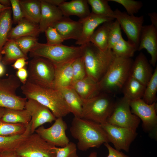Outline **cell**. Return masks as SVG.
Returning <instances> with one entry per match:
<instances>
[{"instance_id":"1","label":"cell","mask_w":157,"mask_h":157,"mask_svg":"<svg viewBox=\"0 0 157 157\" xmlns=\"http://www.w3.org/2000/svg\"><path fill=\"white\" fill-rule=\"evenodd\" d=\"M21 89L27 99H34L47 107L56 118L63 117L70 113L59 90L28 80L22 84Z\"/></svg>"},{"instance_id":"2","label":"cell","mask_w":157,"mask_h":157,"mask_svg":"<svg viewBox=\"0 0 157 157\" xmlns=\"http://www.w3.org/2000/svg\"><path fill=\"white\" fill-rule=\"evenodd\" d=\"M70 131L73 137L78 140L77 148L82 151L91 148H98L103 144L109 142L101 124L88 119L74 117Z\"/></svg>"},{"instance_id":"3","label":"cell","mask_w":157,"mask_h":157,"mask_svg":"<svg viewBox=\"0 0 157 157\" xmlns=\"http://www.w3.org/2000/svg\"><path fill=\"white\" fill-rule=\"evenodd\" d=\"M131 58L115 57L104 75L98 82L100 92L114 94L122 90L129 77Z\"/></svg>"},{"instance_id":"4","label":"cell","mask_w":157,"mask_h":157,"mask_svg":"<svg viewBox=\"0 0 157 157\" xmlns=\"http://www.w3.org/2000/svg\"><path fill=\"white\" fill-rule=\"evenodd\" d=\"M82 56L87 76L97 83L115 57L111 49L102 51L90 42L85 45Z\"/></svg>"},{"instance_id":"5","label":"cell","mask_w":157,"mask_h":157,"mask_svg":"<svg viewBox=\"0 0 157 157\" xmlns=\"http://www.w3.org/2000/svg\"><path fill=\"white\" fill-rule=\"evenodd\" d=\"M84 47L85 45L75 47L63 44L51 45L38 42L30 51L29 56L32 58H46L54 64H61L73 61L82 56Z\"/></svg>"},{"instance_id":"6","label":"cell","mask_w":157,"mask_h":157,"mask_svg":"<svg viewBox=\"0 0 157 157\" xmlns=\"http://www.w3.org/2000/svg\"><path fill=\"white\" fill-rule=\"evenodd\" d=\"M82 101L81 118L100 124L106 122L116 102L109 94L104 92Z\"/></svg>"},{"instance_id":"7","label":"cell","mask_w":157,"mask_h":157,"mask_svg":"<svg viewBox=\"0 0 157 157\" xmlns=\"http://www.w3.org/2000/svg\"><path fill=\"white\" fill-rule=\"evenodd\" d=\"M56 147L34 133L29 135L14 151L19 157H56Z\"/></svg>"},{"instance_id":"8","label":"cell","mask_w":157,"mask_h":157,"mask_svg":"<svg viewBox=\"0 0 157 157\" xmlns=\"http://www.w3.org/2000/svg\"><path fill=\"white\" fill-rule=\"evenodd\" d=\"M21 82L14 74L0 78V107L15 109H25L27 99L17 95Z\"/></svg>"},{"instance_id":"9","label":"cell","mask_w":157,"mask_h":157,"mask_svg":"<svg viewBox=\"0 0 157 157\" xmlns=\"http://www.w3.org/2000/svg\"><path fill=\"white\" fill-rule=\"evenodd\" d=\"M27 71V80L54 88L55 66L49 60L40 57L33 58L28 63Z\"/></svg>"},{"instance_id":"10","label":"cell","mask_w":157,"mask_h":157,"mask_svg":"<svg viewBox=\"0 0 157 157\" xmlns=\"http://www.w3.org/2000/svg\"><path fill=\"white\" fill-rule=\"evenodd\" d=\"M130 101L124 96L116 101L113 110L106 122L112 125L136 131L140 119L131 113Z\"/></svg>"},{"instance_id":"11","label":"cell","mask_w":157,"mask_h":157,"mask_svg":"<svg viewBox=\"0 0 157 157\" xmlns=\"http://www.w3.org/2000/svg\"><path fill=\"white\" fill-rule=\"evenodd\" d=\"M114 17L119 23L128 38L127 41L138 51L140 33L144 21L143 15H129L118 9L114 11Z\"/></svg>"},{"instance_id":"12","label":"cell","mask_w":157,"mask_h":157,"mask_svg":"<svg viewBox=\"0 0 157 157\" xmlns=\"http://www.w3.org/2000/svg\"><path fill=\"white\" fill-rule=\"evenodd\" d=\"M107 134L109 142L119 151H129L131 144L137 135L136 131L109 124H101Z\"/></svg>"},{"instance_id":"13","label":"cell","mask_w":157,"mask_h":157,"mask_svg":"<svg viewBox=\"0 0 157 157\" xmlns=\"http://www.w3.org/2000/svg\"><path fill=\"white\" fill-rule=\"evenodd\" d=\"M67 127L63 117H58L56 118L51 126L46 128L42 126L35 132L50 144L56 147H63L70 142L66 134Z\"/></svg>"},{"instance_id":"14","label":"cell","mask_w":157,"mask_h":157,"mask_svg":"<svg viewBox=\"0 0 157 157\" xmlns=\"http://www.w3.org/2000/svg\"><path fill=\"white\" fill-rule=\"evenodd\" d=\"M156 102L149 104L142 99L130 101L131 113L142 120V128L146 132H151L156 128Z\"/></svg>"},{"instance_id":"15","label":"cell","mask_w":157,"mask_h":157,"mask_svg":"<svg viewBox=\"0 0 157 157\" xmlns=\"http://www.w3.org/2000/svg\"><path fill=\"white\" fill-rule=\"evenodd\" d=\"M25 109L31 116V133L44 124L51 123L56 119L51 110L47 107L36 100L32 99L27 100Z\"/></svg>"},{"instance_id":"16","label":"cell","mask_w":157,"mask_h":157,"mask_svg":"<svg viewBox=\"0 0 157 157\" xmlns=\"http://www.w3.org/2000/svg\"><path fill=\"white\" fill-rule=\"evenodd\" d=\"M146 49L151 56L149 62L154 67L157 60V28L152 24L143 26L138 51Z\"/></svg>"},{"instance_id":"17","label":"cell","mask_w":157,"mask_h":157,"mask_svg":"<svg viewBox=\"0 0 157 157\" xmlns=\"http://www.w3.org/2000/svg\"><path fill=\"white\" fill-rule=\"evenodd\" d=\"M115 19L103 17L91 12L85 17L79 19L82 23V32L76 44L79 46L85 45L90 42V38L96 28L106 22L113 21Z\"/></svg>"},{"instance_id":"18","label":"cell","mask_w":157,"mask_h":157,"mask_svg":"<svg viewBox=\"0 0 157 157\" xmlns=\"http://www.w3.org/2000/svg\"><path fill=\"white\" fill-rule=\"evenodd\" d=\"M153 73L152 65L145 55L142 52H140L133 60L129 76L146 86Z\"/></svg>"},{"instance_id":"19","label":"cell","mask_w":157,"mask_h":157,"mask_svg":"<svg viewBox=\"0 0 157 157\" xmlns=\"http://www.w3.org/2000/svg\"><path fill=\"white\" fill-rule=\"evenodd\" d=\"M57 31L64 40L73 39L77 40L80 38L82 28L81 22L76 21L69 17L63 16L51 26Z\"/></svg>"},{"instance_id":"20","label":"cell","mask_w":157,"mask_h":157,"mask_svg":"<svg viewBox=\"0 0 157 157\" xmlns=\"http://www.w3.org/2000/svg\"><path fill=\"white\" fill-rule=\"evenodd\" d=\"M40 1L41 15L38 25L41 33H43L61 19L63 15L58 7L51 5L44 0Z\"/></svg>"},{"instance_id":"21","label":"cell","mask_w":157,"mask_h":157,"mask_svg":"<svg viewBox=\"0 0 157 157\" xmlns=\"http://www.w3.org/2000/svg\"><path fill=\"white\" fill-rule=\"evenodd\" d=\"M58 7L63 16L66 17L75 15L82 19L91 13L86 0H73L68 2L65 1Z\"/></svg>"},{"instance_id":"22","label":"cell","mask_w":157,"mask_h":157,"mask_svg":"<svg viewBox=\"0 0 157 157\" xmlns=\"http://www.w3.org/2000/svg\"><path fill=\"white\" fill-rule=\"evenodd\" d=\"M73 61L61 64H54V88L59 89L70 86L73 79L72 64Z\"/></svg>"},{"instance_id":"23","label":"cell","mask_w":157,"mask_h":157,"mask_svg":"<svg viewBox=\"0 0 157 157\" xmlns=\"http://www.w3.org/2000/svg\"><path fill=\"white\" fill-rule=\"evenodd\" d=\"M40 33L38 24L24 18L11 28L8 35V39L15 40L25 36L37 38Z\"/></svg>"},{"instance_id":"24","label":"cell","mask_w":157,"mask_h":157,"mask_svg":"<svg viewBox=\"0 0 157 157\" xmlns=\"http://www.w3.org/2000/svg\"><path fill=\"white\" fill-rule=\"evenodd\" d=\"M82 99H87L100 93L98 83L86 76L81 80L72 82L70 86Z\"/></svg>"},{"instance_id":"25","label":"cell","mask_w":157,"mask_h":157,"mask_svg":"<svg viewBox=\"0 0 157 157\" xmlns=\"http://www.w3.org/2000/svg\"><path fill=\"white\" fill-rule=\"evenodd\" d=\"M74 117L81 118L82 99L75 90L70 87L59 89Z\"/></svg>"},{"instance_id":"26","label":"cell","mask_w":157,"mask_h":157,"mask_svg":"<svg viewBox=\"0 0 157 157\" xmlns=\"http://www.w3.org/2000/svg\"><path fill=\"white\" fill-rule=\"evenodd\" d=\"M19 3L24 18L39 24L41 15L40 0H19Z\"/></svg>"},{"instance_id":"27","label":"cell","mask_w":157,"mask_h":157,"mask_svg":"<svg viewBox=\"0 0 157 157\" xmlns=\"http://www.w3.org/2000/svg\"><path fill=\"white\" fill-rule=\"evenodd\" d=\"M31 122L27 125L26 129L22 134L17 135H0V153L15 151L20 144L31 133Z\"/></svg>"},{"instance_id":"28","label":"cell","mask_w":157,"mask_h":157,"mask_svg":"<svg viewBox=\"0 0 157 157\" xmlns=\"http://www.w3.org/2000/svg\"><path fill=\"white\" fill-rule=\"evenodd\" d=\"M113 21L106 22L101 24L94 32L90 42L102 51L108 49L109 33Z\"/></svg>"},{"instance_id":"29","label":"cell","mask_w":157,"mask_h":157,"mask_svg":"<svg viewBox=\"0 0 157 157\" xmlns=\"http://www.w3.org/2000/svg\"><path fill=\"white\" fill-rule=\"evenodd\" d=\"M145 87L139 81L129 76L122 90L124 96L130 101L142 99Z\"/></svg>"},{"instance_id":"30","label":"cell","mask_w":157,"mask_h":157,"mask_svg":"<svg viewBox=\"0 0 157 157\" xmlns=\"http://www.w3.org/2000/svg\"><path fill=\"white\" fill-rule=\"evenodd\" d=\"M1 53L4 55L1 60L3 65L14 63L18 59L24 57L28 59L17 45L14 40L8 39L2 49Z\"/></svg>"},{"instance_id":"31","label":"cell","mask_w":157,"mask_h":157,"mask_svg":"<svg viewBox=\"0 0 157 157\" xmlns=\"http://www.w3.org/2000/svg\"><path fill=\"white\" fill-rule=\"evenodd\" d=\"M0 120L11 124H28L31 120V116L26 109H15L5 108L4 113Z\"/></svg>"},{"instance_id":"32","label":"cell","mask_w":157,"mask_h":157,"mask_svg":"<svg viewBox=\"0 0 157 157\" xmlns=\"http://www.w3.org/2000/svg\"><path fill=\"white\" fill-rule=\"evenodd\" d=\"M11 7L0 13V56L2 49L8 40V34L11 29L13 21Z\"/></svg>"},{"instance_id":"33","label":"cell","mask_w":157,"mask_h":157,"mask_svg":"<svg viewBox=\"0 0 157 157\" xmlns=\"http://www.w3.org/2000/svg\"><path fill=\"white\" fill-rule=\"evenodd\" d=\"M91 13L97 15L115 19L114 12L108 5V0H88Z\"/></svg>"},{"instance_id":"34","label":"cell","mask_w":157,"mask_h":157,"mask_svg":"<svg viewBox=\"0 0 157 157\" xmlns=\"http://www.w3.org/2000/svg\"><path fill=\"white\" fill-rule=\"evenodd\" d=\"M115 57L131 58L137 51L136 48L123 38L121 39L111 49Z\"/></svg>"},{"instance_id":"35","label":"cell","mask_w":157,"mask_h":157,"mask_svg":"<svg viewBox=\"0 0 157 157\" xmlns=\"http://www.w3.org/2000/svg\"><path fill=\"white\" fill-rule=\"evenodd\" d=\"M157 91V67L156 66L151 79L146 86L142 99L149 104L156 102Z\"/></svg>"},{"instance_id":"36","label":"cell","mask_w":157,"mask_h":157,"mask_svg":"<svg viewBox=\"0 0 157 157\" xmlns=\"http://www.w3.org/2000/svg\"><path fill=\"white\" fill-rule=\"evenodd\" d=\"M27 124L9 123L0 119V135L10 136L21 134L25 131Z\"/></svg>"},{"instance_id":"37","label":"cell","mask_w":157,"mask_h":157,"mask_svg":"<svg viewBox=\"0 0 157 157\" xmlns=\"http://www.w3.org/2000/svg\"><path fill=\"white\" fill-rule=\"evenodd\" d=\"M72 65L73 72L72 83L83 79L87 76L86 69L82 56L74 60L72 63Z\"/></svg>"},{"instance_id":"38","label":"cell","mask_w":157,"mask_h":157,"mask_svg":"<svg viewBox=\"0 0 157 157\" xmlns=\"http://www.w3.org/2000/svg\"><path fill=\"white\" fill-rule=\"evenodd\" d=\"M37 37L32 36L23 37L15 40L17 46L26 56L38 42Z\"/></svg>"},{"instance_id":"39","label":"cell","mask_w":157,"mask_h":157,"mask_svg":"<svg viewBox=\"0 0 157 157\" xmlns=\"http://www.w3.org/2000/svg\"><path fill=\"white\" fill-rule=\"evenodd\" d=\"M123 38L121 28L118 21H113L109 32L108 49H111L113 47Z\"/></svg>"},{"instance_id":"40","label":"cell","mask_w":157,"mask_h":157,"mask_svg":"<svg viewBox=\"0 0 157 157\" xmlns=\"http://www.w3.org/2000/svg\"><path fill=\"white\" fill-rule=\"evenodd\" d=\"M122 5L125 8L127 13L129 15L137 13L143 6L142 2L133 0H108Z\"/></svg>"},{"instance_id":"41","label":"cell","mask_w":157,"mask_h":157,"mask_svg":"<svg viewBox=\"0 0 157 157\" xmlns=\"http://www.w3.org/2000/svg\"><path fill=\"white\" fill-rule=\"evenodd\" d=\"M56 157H79L77 153L76 144L71 142L66 146L60 147H56Z\"/></svg>"},{"instance_id":"42","label":"cell","mask_w":157,"mask_h":157,"mask_svg":"<svg viewBox=\"0 0 157 157\" xmlns=\"http://www.w3.org/2000/svg\"><path fill=\"white\" fill-rule=\"evenodd\" d=\"M48 45H53L62 44L64 39L54 27H48L44 31Z\"/></svg>"},{"instance_id":"43","label":"cell","mask_w":157,"mask_h":157,"mask_svg":"<svg viewBox=\"0 0 157 157\" xmlns=\"http://www.w3.org/2000/svg\"><path fill=\"white\" fill-rule=\"evenodd\" d=\"M10 1L13 15V23L18 24L24 18L20 6L19 0H10Z\"/></svg>"},{"instance_id":"44","label":"cell","mask_w":157,"mask_h":157,"mask_svg":"<svg viewBox=\"0 0 157 157\" xmlns=\"http://www.w3.org/2000/svg\"><path fill=\"white\" fill-rule=\"evenodd\" d=\"M104 144L108 152V155L106 157H130L120 151L113 148L108 143H106Z\"/></svg>"},{"instance_id":"45","label":"cell","mask_w":157,"mask_h":157,"mask_svg":"<svg viewBox=\"0 0 157 157\" xmlns=\"http://www.w3.org/2000/svg\"><path fill=\"white\" fill-rule=\"evenodd\" d=\"M16 76L22 84H24L28 78L27 69L25 67L17 70Z\"/></svg>"},{"instance_id":"46","label":"cell","mask_w":157,"mask_h":157,"mask_svg":"<svg viewBox=\"0 0 157 157\" xmlns=\"http://www.w3.org/2000/svg\"><path fill=\"white\" fill-rule=\"evenodd\" d=\"M27 59L25 58L22 57L17 59L12 65V66L15 69L19 70L24 67L28 62L26 60Z\"/></svg>"},{"instance_id":"47","label":"cell","mask_w":157,"mask_h":157,"mask_svg":"<svg viewBox=\"0 0 157 157\" xmlns=\"http://www.w3.org/2000/svg\"><path fill=\"white\" fill-rule=\"evenodd\" d=\"M148 15L151 21V24L157 28V14L155 12L149 13Z\"/></svg>"},{"instance_id":"48","label":"cell","mask_w":157,"mask_h":157,"mask_svg":"<svg viewBox=\"0 0 157 157\" xmlns=\"http://www.w3.org/2000/svg\"><path fill=\"white\" fill-rule=\"evenodd\" d=\"M0 157H19L14 151L0 153Z\"/></svg>"},{"instance_id":"49","label":"cell","mask_w":157,"mask_h":157,"mask_svg":"<svg viewBox=\"0 0 157 157\" xmlns=\"http://www.w3.org/2000/svg\"><path fill=\"white\" fill-rule=\"evenodd\" d=\"M45 2L51 5L58 7L62 2L65 0H44Z\"/></svg>"},{"instance_id":"50","label":"cell","mask_w":157,"mask_h":157,"mask_svg":"<svg viewBox=\"0 0 157 157\" xmlns=\"http://www.w3.org/2000/svg\"><path fill=\"white\" fill-rule=\"evenodd\" d=\"M0 3L2 5L7 7H11L10 0H0Z\"/></svg>"},{"instance_id":"51","label":"cell","mask_w":157,"mask_h":157,"mask_svg":"<svg viewBox=\"0 0 157 157\" xmlns=\"http://www.w3.org/2000/svg\"><path fill=\"white\" fill-rule=\"evenodd\" d=\"M0 61V77L2 76L5 72V69L3 65Z\"/></svg>"},{"instance_id":"52","label":"cell","mask_w":157,"mask_h":157,"mask_svg":"<svg viewBox=\"0 0 157 157\" xmlns=\"http://www.w3.org/2000/svg\"><path fill=\"white\" fill-rule=\"evenodd\" d=\"M11 7H7L2 5L0 3V13L5 10L10 8Z\"/></svg>"},{"instance_id":"53","label":"cell","mask_w":157,"mask_h":157,"mask_svg":"<svg viewBox=\"0 0 157 157\" xmlns=\"http://www.w3.org/2000/svg\"><path fill=\"white\" fill-rule=\"evenodd\" d=\"M88 157H97V153L95 151L91 153Z\"/></svg>"},{"instance_id":"54","label":"cell","mask_w":157,"mask_h":157,"mask_svg":"<svg viewBox=\"0 0 157 157\" xmlns=\"http://www.w3.org/2000/svg\"><path fill=\"white\" fill-rule=\"evenodd\" d=\"M5 108L0 107V119L2 117L5 111Z\"/></svg>"},{"instance_id":"55","label":"cell","mask_w":157,"mask_h":157,"mask_svg":"<svg viewBox=\"0 0 157 157\" xmlns=\"http://www.w3.org/2000/svg\"><path fill=\"white\" fill-rule=\"evenodd\" d=\"M2 58V56H0V61H1V60Z\"/></svg>"}]
</instances>
